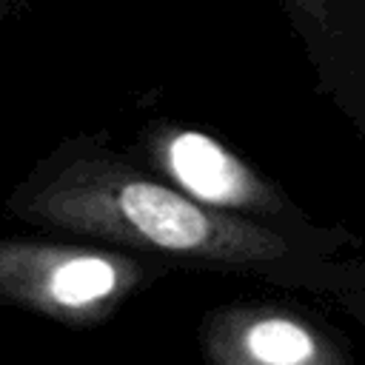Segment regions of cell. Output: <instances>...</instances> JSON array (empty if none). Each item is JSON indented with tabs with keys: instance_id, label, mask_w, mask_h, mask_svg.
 I'll return each mask as SVG.
<instances>
[{
	"instance_id": "6da1fadb",
	"label": "cell",
	"mask_w": 365,
	"mask_h": 365,
	"mask_svg": "<svg viewBox=\"0 0 365 365\" xmlns=\"http://www.w3.org/2000/svg\"><path fill=\"white\" fill-rule=\"evenodd\" d=\"M117 208L140 237L168 251H208L240 262L288 259L291 251L285 240L254 225L214 220L185 197L154 182H125L117 194Z\"/></svg>"
},
{
	"instance_id": "7a4b0ae2",
	"label": "cell",
	"mask_w": 365,
	"mask_h": 365,
	"mask_svg": "<svg viewBox=\"0 0 365 365\" xmlns=\"http://www.w3.org/2000/svg\"><path fill=\"white\" fill-rule=\"evenodd\" d=\"M168 163L174 177L200 200L211 205H237L259 211H282L277 197L222 145L211 137L185 131L171 140Z\"/></svg>"
},
{
	"instance_id": "3957f363",
	"label": "cell",
	"mask_w": 365,
	"mask_h": 365,
	"mask_svg": "<svg viewBox=\"0 0 365 365\" xmlns=\"http://www.w3.org/2000/svg\"><path fill=\"white\" fill-rule=\"evenodd\" d=\"M242 354L265 365H311V362H345L328 336L294 317H259L242 331Z\"/></svg>"
},
{
	"instance_id": "277c9868",
	"label": "cell",
	"mask_w": 365,
	"mask_h": 365,
	"mask_svg": "<svg viewBox=\"0 0 365 365\" xmlns=\"http://www.w3.org/2000/svg\"><path fill=\"white\" fill-rule=\"evenodd\" d=\"M117 271L100 257H74L60 262L48 277V297L66 308H80L111 294Z\"/></svg>"
},
{
	"instance_id": "5b68a950",
	"label": "cell",
	"mask_w": 365,
	"mask_h": 365,
	"mask_svg": "<svg viewBox=\"0 0 365 365\" xmlns=\"http://www.w3.org/2000/svg\"><path fill=\"white\" fill-rule=\"evenodd\" d=\"M297 20L305 26L308 37L325 34L334 26V0H288Z\"/></svg>"
}]
</instances>
